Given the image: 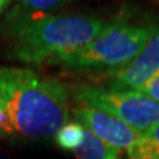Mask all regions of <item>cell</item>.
<instances>
[{
	"label": "cell",
	"instance_id": "52a82bcc",
	"mask_svg": "<svg viewBox=\"0 0 159 159\" xmlns=\"http://www.w3.org/2000/svg\"><path fill=\"white\" fill-rule=\"evenodd\" d=\"M73 154L77 159H121L122 150L109 145L85 129L84 141Z\"/></svg>",
	"mask_w": 159,
	"mask_h": 159
},
{
	"label": "cell",
	"instance_id": "277c9868",
	"mask_svg": "<svg viewBox=\"0 0 159 159\" xmlns=\"http://www.w3.org/2000/svg\"><path fill=\"white\" fill-rule=\"evenodd\" d=\"M70 96L77 105L111 113L138 133H145L159 123V102L138 92L81 84L70 89Z\"/></svg>",
	"mask_w": 159,
	"mask_h": 159
},
{
	"label": "cell",
	"instance_id": "8fae6325",
	"mask_svg": "<svg viewBox=\"0 0 159 159\" xmlns=\"http://www.w3.org/2000/svg\"><path fill=\"white\" fill-rule=\"evenodd\" d=\"M19 3H21L24 7H27L32 11H47V9H51L53 7H57L58 4L66 3L69 0H17Z\"/></svg>",
	"mask_w": 159,
	"mask_h": 159
},
{
	"label": "cell",
	"instance_id": "ba28073f",
	"mask_svg": "<svg viewBox=\"0 0 159 159\" xmlns=\"http://www.w3.org/2000/svg\"><path fill=\"white\" fill-rule=\"evenodd\" d=\"M126 154L127 159H159V123L141 133Z\"/></svg>",
	"mask_w": 159,
	"mask_h": 159
},
{
	"label": "cell",
	"instance_id": "3957f363",
	"mask_svg": "<svg viewBox=\"0 0 159 159\" xmlns=\"http://www.w3.org/2000/svg\"><path fill=\"white\" fill-rule=\"evenodd\" d=\"M150 32L151 25H135L122 20L107 21L86 47L60 64L72 70H117L138 56Z\"/></svg>",
	"mask_w": 159,
	"mask_h": 159
},
{
	"label": "cell",
	"instance_id": "7c38bea8",
	"mask_svg": "<svg viewBox=\"0 0 159 159\" xmlns=\"http://www.w3.org/2000/svg\"><path fill=\"white\" fill-rule=\"evenodd\" d=\"M134 92H138V93L143 94V96L159 102V73L155 74L152 78H150L146 84H143L142 86H139L137 90H134Z\"/></svg>",
	"mask_w": 159,
	"mask_h": 159
},
{
	"label": "cell",
	"instance_id": "9c48e42d",
	"mask_svg": "<svg viewBox=\"0 0 159 159\" xmlns=\"http://www.w3.org/2000/svg\"><path fill=\"white\" fill-rule=\"evenodd\" d=\"M85 127L77 121H68L54 134V141L62 150L74 151L84 141Z\"/></svg>",
	"mask_w": 159,
	"mask_h": 159
},
{
	"label": "cell",
	"instance_id": "30bf717a",
	"mask_svg": "<svg viewBox=\"0 0 159 159\" xmlns=\"http://www.w3.org/2000/svg\"><path fill=\"white\" fill-rule=\"evenodd\" d=\"M12 137H16L12 118L9 116L7 107L4 106V103L0 101V139L12 138Z\"/></svg>",
	"mask_w": 159,
	"mask_h": 159
},
{
	"label": "cell",
	"instance_id": "5bb4252c",
	"mask_svg": "<svg viewBox=\"0 0 159 159\" xmlns=\"http://www.w3.org/2000/svg\"><path fill=\"white\" fill-rule=\"evenodd\" d=\"M0 159H11V158H9V157L7 155V154H6V152L0 151Z\"/></svg>",
	"mask_w": 159,
	"mask_h": 159
},
{
	"label": "cell",
	"instance_id": "5b68a950",
	"mask_svg": "<svg viewBox=\"0 0 159 159\" xmlns=\"http://www.w3.org/2000/svg\"><path fill=\"white\" fill-rule=\"evenodd\" d=\"M159 73V25H151V32L145 47L138 56L113 72H107L103 76L106 85L113 89L123 90H137L139 86L146 84Z\"/></svg>",
	"mask_w": 159,
	"mask_h": 159
},
{
	"label": "cell",
	"instance_id": "6da1fadb",
	"mask_svg": "<svg viewBox=\"0 0 159 159\" xmlns=\"http://www.w3.org/2000/svg\"><path fill=\"white\" fill-rule=\"evenodd\" d=\"M107 24L106 20L82 15H34L15 9L4 23L11 40V57L41 65L60 64L81 51Z\"/></svg>",
	"mask_w": 159,
	"mask_h": 159
},
{
	"label": "cell",
	"instance_id": "8992f818",
	"mask_svg": "<svg viewBox=\"0 0 159 159\" xmlns=\"http://www.w3.org/2000/svg\"><path fill=\"white\" fill-rule=\"evenodd\" d=\"M73 116L86 130L122 151L127 150L141 135V133L131 129L111 113L93 106L77 105L73 109Z\"/></svg>",
	"mask_w": 159,
	"mask_h": 159
},
{
	"label": "cell",
	"instance_id": "4fadbf2b",
	"mask_svg": "<svg viewBox=\"0 0 159 159\" xmlns=\"http://www.w3.org/2000/svg\"><path fill=\"white\" fill-rule=\"evenodd\" d=\"M9 2H11V0H0V15H2V12L6 9V7L9 4Z\"/></svg>",
	"mask_w": 159,
	"mask_h": 159
},
{
	"label": "cell",
	"instance_id": "7a4b0ae2",
	"mask_svg": "<svg viewBox=\"0 0 159 159\" xmlns=\"http://www.w3.org/2000/svg\"><path fill=\"white\" fill-rule=\"evenodd\" d=\"M69 98L70 90L56 78L28 68H0V101L17 137H53L69 121Z\"/></svg>",
	"mask_w": 159,
	"mask_h": 159
}]
</instances>
